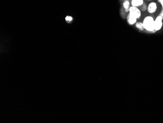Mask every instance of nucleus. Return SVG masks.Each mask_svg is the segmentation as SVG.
<instances>
[{
    "mask_svg": "<svg viewBox=\"0 0 163 123\" xmlns=\"http://www.w3.org/2000/svg\"><path fill=\"white\" fill-rule=\"evenodd\" d=\"M163 20L162 18L159 15L156 17L155 20H154L155 24V31H158L162 29L163 26Z\"/></svg>",
    "mask_w": 163,
    "mask_h": 123,
    "instance_id": "obj_3",
    "label": "nucleus"
},
{
    "mask_svg": "<svg viewBox=\"0 0 163 123\" xmlns=\"http://www.w3.org/2000/svg\"><path fill=\"white\" fill-rule=\"evenodd\" d=\"M129 13L137 19H139L141 16V11L137 7L132 6L130 8Z\"/></svg>",
    "mask_w": 163,
    "mask_h": 123,
    "instance_id": "obj_2",
    "label": "nucleus"
},
{
    "mask_svg": "<svg viewBox=\"0 0 163 123\" xmlns=\"http://www.w3.org/2000/svg\"><path fill=\"white\" fill-rule=\"evenodd\" d=\"M157 8V4L155 3L152 2L148 4V11L149 13H154L155 12Z\"/></svg>",
    "mask_w": 163,
    "mask_h": 123,
    "instance_id": "obj_4",
    "label": "nucleus"
},
{
    "mask_svg": "<svg viewBox=\"0 0 163 123\" xmlns=\"http://www.w3.org/2000/svg\"><path fill=\"white\" fill-rule=\"evenodd\" d=\"M137 18H135L133 16L130 15V13L127 16V22L130 25H133L137 23Z\"/></svg>",
    "mask_w": 163,
    "mask_h": 123,
    "instance_id": "obj_5",
    "label": "nucleus"
},
{
    "mask_svg": "<svg viewBox=\"0 0 163 123\" xmlns=\"http://www.w3.org/2000/svg\"><path fill=\"white\" fill-rule=\"evenodd\" d=\"M143 0H132L131 4L132 6L135 7H138L140 6H142L144 4Z\"/></svg>",
    "mask_w": 163,
    "mask_h": 123,
    "instance_id": "obj_6",
    "label": "nucleus"
},
{
    "mask_svg": "<svg viewBox=\"0 0 163 123\" xmlns=\"http://www.w3.org/2000/svg\"><path fill=\"white\" fill-rule=\"evenodd\" d=\"M143 23L145 30L150 32L155 31L154 20L152 16L146 17L144 20Z\"/></svg>",
    "mask_w": 163,
    "mask_h": 123,
    "instance_id": "obj_1",
    "label": "nucleus"
},
{
    "mask_svg": "<svg viewBox=\"0 0 163 123\" xmlns=\"http://www.w3.org/2000/svg\"><path fill=\"white\" fill-rule=\"evenodd\" d=\"M147 1H150V0H147Z\"/></svg>",
    "mask_w": 163,
    "mask_h": 123,
    "instance_id": "obj_12",
    "label": "nucleus"
},
{
    "mask_svg": "<svg viewBox=\"0 0 163 123\" xmlns=\"http://www.w3.org/2000/svg\"><path fill=\"white\" fill-rule=\"evenodd\" d=\"M72 19L73 18L71 16H67V17L66 18V20L68 22H71L72 20Z\"/></svg>",
    "mask_w": 163,
    "mask_h": 123,
    "instance_id": "obj_9",
    "label": "nucleus"
},
{
    "mask_svg": "<svg viewBox=\"0 0 163 123\" xmlns=\"http://www.w3.org/2000/svg\"><path fill=\"white\" fill-rule=\"evenodd\" d=\"M130 2L129 1L126 0L125 1L124 3H123V7L124 8H125V11L126 12H128L130 11Z\"/></svg>",
    "mask_w": 163,
    "mask_h": 123,
    "instance_id": "obj_7",
    "label": "nucleus"
},
{
    "mask_svg": "<svg viewBox=\"0 0 163 123\" xmlns=\"http://www.w3.org/2000/svg\"><path fill=\"white\" fill-rule=\"evenodd\" d=\"M158 2L161 4L162 7L163 8V0H158Z\"/></svg>",
    "mask_w": 163,
    "mask_h": 123,
    "instance_id": "obj_11",
    "label": "nucleus"
},
{
    "mask_svg": "<svg viewBox=\"0 0 163 123\" xmlns=\"http://www.w3.org/2000/svg\"><path fill=\"white\" fill-rule=\"evenodd\" d=\"M160 16L162 18V19H163V8H162V10H161V13H160Z\"/></svg>",
    "mask_w": 163,
    "mask_h": 123,
    "instance_id": "obj_10",
    "label": "nucleus"
},
{
    "mask_svg": "<svg viewBox=\"0 0 163 123\" xmlns=\"http://www.w3.org/2000/svg\"><path fill=\"white\" fill-rule=\"evenodd\" d=\"M135 26H136V27L137 28V29H138L139 30H145V28H144L143 23L137 22L135 24Z\"/></svg>",
    "mask_w": 163,
    "mask_h": 123,
    "instance_id": "obj_8",
    "label": "nucleus"
}]
</instances>
